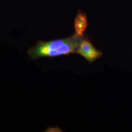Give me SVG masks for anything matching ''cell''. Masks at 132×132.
I'll list each match as a JSON object with an SVG mask.
<instances>
[{"label": "cell", "mask_w": 132, "mask_h": 132, "mask_svg": "<svg viewBox=\"0 0 132 132\" xmlns=\"http://www.w3.org/2000/svg\"><path fill=\"white\" fill-rule=\"evenodd\" d=\"M76 53L83 57L89 64L100 59L103 56V52L97 49L89 37L86 36L82 37Z\"/></svg>", "instance_id": "obj_2"}, {"label": "cell", "mask_w": 132, "mask_h": 132, "mask_svg": "<svg viewBox=\"0 0 132 132\" xmlns=\"http://www.w3.org/2000/svg\"><path fill=\"white\" fill-rule=\"evenodd\" d=\"M88 26L87 17L85 13L79 11L76 15L74 19V30L75 34L77 36H85V32Z\"/></svg>", "instance_id": "obj_3"}, {"label": "cell", "mask_w": 132, "mask_h": 132, "mask_svg": "<svg viewBox=\"0 0 132 132\" xmlns=\"http://www.w3.org/2000/svg\"><path fill=\"white\" fill-rule=\"evenodd\" d=\"M83 37V36H82ZM74 34L69 37L49 41L39 40L31 47L28 53L32 60L42 57L67 56L76 53L82 37Z\"/></svg>", "instance_id": "obj_1"}]
</instances>
